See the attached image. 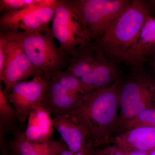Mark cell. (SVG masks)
Wrapping results in <instances>:
<instances>
[{"mask_svg":"<svg viewBox=\"0 0 155 155\" xmlns=\"http://www.w3.org/2000/svg\"><path fill=\"white\" fill-rule=\"evenodd\" d=\"M123 79L110 86L81 94L67 116L83 131L86 147L92 149L111 143L118 122L119 93Z\"/></svg>","mask_w":155,"mask_h":155,"instance_id":"1","label":"cell"},{"mask_svg":"<svg viewBox=\"0 0 155 155\" xmlns=\"http://www.w3.org/2000/svg\"><path fill=\"white\" fill-rule=\"evenodd\" d=\"M151 14L152 7L148 2L130 1L97 42L106 57L115 63L129 64L142 28Z\"/></svg>","mask_w":155,"mask_h":155,"instance_id":"2","label":"cell"},{"mask_svg":"<svg viewBox=\"0 0 155 155\" xmlns=\"http://www.w3.org/2000/svg\"><path fill=\"white\" fill-rule=\"evenodd\" d=\"M120 113L116 130L143 111L155 109V78L142 65L132 67L119 93Z\"/></svg>","mask_w":155,"mask_h":155,"instance_id":"3","label":"cell"},{"mask_svg":"<svg viewBox=\"0 0 155 155\" xmlns=\"http://www.w3.org/2000/svg\"><path fill=\"white\" fill-rule=\"evenodd\" d=\"M42 75L61 71L69 66L70 55L58 47L51 33L8 31Z\"/></svg>","mask_w":155,"mask_h":155,"instance_id":"4","label":"cell"},{"mask_svg":"<svg viewBox=\"0 0 155 155\" xmlns=\"http://www.w3.org/2000/svg\"><path fill=\"white\" fill-rule=\"evenodd\" d=\"M98 42L108 25L127 7L128 0H67Z\"/></svg>","mask_w":155,"mask_h":155,"instance_id":"5","label":"cell"},{"mask_svg":"<svg viewBox=\"0 0 155 155\" xmlns=\"http://www.w3.org/2000/svg\"><path fill=\"white\" fill-rule=\"evenodd\" d=\"M51 31L61 48L69 55L78 46L94 41L91 32L67 0L57 1Z\"/></svg>","mask_w":155,"mask_h":155,"instance_id":"6","label":"cell"},{"mask_svg":"<svg viewBox=\"0 0 155 155\" xmlns=\"http://www.w3.org/2000/svg\"><path fill=\"white\" fill-rule=\"evenodd\" d=\"M0 42L4 46L6 57L4 72L0 81L1 83L4 82V92L8 96L17 83L28 78L42 75L10 31H1Z\"/></svg>","mask_w":155,"mask_h":155,"instance_id":"7","label":"cell"},{"mask_svg":"<svg viewBox=\"0 0 155 155\" xmlns=\"http://www.w3.org/2000/svg\"><path fill=\"white\" fill-rule=\"evenodd\" d=\"M56 2L51 5L35 6L4 13L0 17L1 31L50 33L48 24L54 16Z\"/></svg>","mask_w":155,"mask_h":155,"instance_id":"8","label":"cell"},{"mask_svg":"<svg viewBox=\"0 0 155 155\" xmlns=\"http://www.w3.org/2000/svg\"><path fill=\"white\" fill-rule=\"evenodd\" d=\"M47 87L44 76L38 75L29 81L19 82L13 87L7 97L17 111L21 123L25 122L35 108L42 105Z\"/></svg>","mask_w":155,"mask_h":155,"instance_id":"9","label":"cell"},{"mask_svg":"<svg viewBox=\"0 0 155 155\" xmlns=\"http://www.w3.org/2000/svg\"><path fill=\"white\" fill-rule=\"evenodd\" d=\"M111 143L127 154L134 151L149 152L155 148V127H133L112 137Z\"/></svg>","mask_w":155,"mask_h":155,"instance_id":"10","label":"cell"},{"mask_svg":"<svg viewBox=\"0 0 155 155\" xmlns=\"http://www.w3.org/2000/svg\"><path fill=\"white\" fill-rule=\"evenodd\" d=\"M102 51L94 41L78 46L71 52L69 66L64 71L80 78L95 66Z\"/></svg>","mask_w":155,"mask_h":155,"instance_id":"11","label":"cell"},{"mask_svg":"<svg viewBox=\"0 0 155 155\" xmlns=\"http://www.w3.org/2000/svg\"><path fill=\"white\" fill-rule=\"evenodd\" d=\"M115 64L109 61L102 51L95 66L80 78L84 93L107 87L120 77Z\"/></svg>","mask_w":155,"mask_h":155,"instance_id":"12","label":"cell"},{"mask_svg":"<svg viewBox=\"0 0 155 155\" xmlns=\"http://www.w3.org/2000/svg\"><path fill=\"white\" fill-rule=\"evenodd\" d=\"M13 134L14 138L10 142L9 147L16 155H61L62 151L67 148L60 142L30 141L24 133L18 130Z\"/></svg>","mask_w":155,"mask_h":155,"instance_id":"13","label":"cell"},{"mask_svg":"<svg viewBox=\"0 0 155 155\" xmlns=\"http://www.w3.org/2000/svg\"><path fill=\"white\" fill-rule=\"evenodd\" d=\"M28 119L27 127L24 133L27 139L37 142L50 140L54 128L52 119L42 106L35 108Z\"/></svg>","mask_w":155,"mask_h":155,"instance_id":"14","label":"cell"},{"mask_svg":"<svg viewBox=\"0 0 155 155\" xmlns=\"http://www.w3.org/2000/svg\"><path fill=\"white\" fill-rule=\"evenodd\" d=\"M52 122L54 128L60 134L71 152H79L87 147L85 136L81 128L68 116L54 117Z\"/></svg>","mask_w":155,"mask_h":155,"instance_id":"15","label":"cell"},{"mask_svg":"<svg viewBox=\"0 0 155 155\" xmlns=\"http://www.w3.org/2000/svg\"><path fill=\"white\" fill-rule=\"evenodd\" d=\"M155 46V18L150 17L142 28L137 44L130 59L132 67L141 65Z\"/></svg>","mask_w":155,"mask_h":155,"instance_id":"16","label":"cell"},{"mask_svg":"<svg viewBox=\"0 0 155 155\" xmlns=\"http://www.w3.org/2000/svg\"><path fill=\"white\" fill-rule=\"evenodd\" d=\"M80 94L71 92L55 96L45 94L41 105L54 117L66 116L73 107Z\"/></svg>","mask_w":155,"mask_h":155,"instance_id":"17","label":"cell"},{"mask_svg":"<svg viewBox=\"0 0 155 155\" xmlns=\"http://www.w3.org/2000/svg\"><path fill=\"white\" fill-rule=\"evenodd\" d=\"M19 120L16 110L11 105L4 90L0 88V129L1 136L5 131L14 134L17 130L16 122Z\"/></svg>","mask_w":155,"mask_h":155,"instance_id":"18","label":"cell"},{"mask_svg":"<svg viewBox=\"0 0 155 155\" xmlns=\"http://www.w3.org/2000/svg\"><path fill=\"white\" fill-rule=\"evenodd\" d=\"M46 78L52 79L60 84L69 92L83 94L84 89L80 78L67 74L65 71H58L50 75H44Z\"/></svg>","mask_w":155,"mask_h":155,"instance_id":"19","label":"cell"},{"mask_svg":"<svg viewBox=\"0 0 155 155\" xmlns=\"http://www.w3.org/2000/svg\"><path fill=\"white\" fill-rule=\"evenodd\" d=\"M55 1V0H1L0 10L4 14L10 11L35 6H50L53 5Z\"/></svg>","mask_w":155,"mask_h":155,"instance_id":"20","label":"cell"},{"mask_svg":"<svg viewBox=\"0 0 155 155\" xmlns=\"http://www.w3.org/2000/svg\"><path fill=\"white\" fill-rule=\"evenodd\" d=\"M141 125L155 127V109L143 111L133 119L122 125L118 130L121 134L132 127Z\"/></svg>","mask_w":155,"mask_h":155,"instance_id":"21","label":"cell"},{"mask_svg":"<svg viewBox=\"0 0 155 155\" xmlns=\"http://www.w3.org/2000/svg\"><path fill=\"white\" fill-rule=\"evenodd\" d=\"M92 150L90 148L85 147L79 152L73 153L67 150V148L62 151L61 155H92Z\"/></svg>","mask_w":155,"mask_h":155,"instance_id":"22","label":"cell"},{"mask_svg":"<svg viewBox=\"0 0 155 155\" xmlns=\"http://www.w3.org/2000/svg\"><path fill=\"white\" fill-rule=\"evenodd\" d=\"M5 58V53L4 46L2 43L0 42V78L2 76L4 72Z\"/></svg>","mask_w":155,"mask_h":155,"instance_id":"23","label":"cell"},{"mask_svg":"<svg viewBox=\"0 0 155 155\" xmlns=\"http://www.w3.org/2000/svg\"><path fill=\"white\" fill-rule=\"evenodd\" d=\"M107 148L110 155H127L122 150L114 144Z\"/></svg>","mask_w":155,"mask_h":155,"instance_id":"24","label":"cell"},{"mask_svg":"<svg viewBox=\"0 0 155 155\" xmlns=\"http://www.w3.org/2000/svg\"><path fill=\"white\" fill-rule=\"evenodd\" d=\"M92 155H110L108 151L107 148H104L101 149H96L92 150Z\"/></svg>","mask_w":155,"mask_h":155,"instance_id":"25","label":"cell"},{"mask_svg":"<svg viewBox=\"0 0 155 155\" xmlns=\"http://www.w3.org/2000/svg\"><path fill=\"white\" fill-rule=\"evenodd\" d=\"M127 155H148V152H144L134 151L128 153L126 154Z\"/></svg>","mask_w":155,"mask_h":155,"instance_id":"26","label":"cell"},{"mask_svg":"<svg viewBox=\"0 0 155 155\" xmlns=\"http://www.w3.org/2000/svg\"><path fill=\"white\" fill-rule=\"evenodd\" d=\"M151 65L153 75L155 78V57H153Z\"/></svg>","mask_w":155,"mask_h":155,"instance_id":"27","label":"cell"},{"mask_svg":"<svg viewBox=\"0 0 155 155\" xmlns=\"http://www.w3.org/2000/svg\"><path fill=\"white\" fill-rule=\"evenodd\" d=\"M148 155H155V148L148 152Z\"/></svg>","mask_w":155,"mask_h":155,"instance_id":"28","label":"cell"},{"mask_svg":"<svg viewBox=\"0 0 155 155\" xmlns=\"http://www.w3.org/2000/svg\"><path fill=\"white\" fill-rule=\"evenodd\" d=\"M149 3L151 6V7H152V6H155V1H150Z\"/></svg>","mask_w":155,"mask_h":155,"instance_id":"29","label":"cell"},{"mask_svg":"<svg viewBox=\"0 0 155 155\" xmlns=\"http://www.w3.org/2000/svg\"><path fill=\"white\" fill-rule=\"evenodd\" d=\"M152 54H153V57H155V46L154 47L153 49L152 53Z\"/></svg>","mask_w":155,"mask_h":155,"instance_id":"30","label":"cell"},{"mask_svg":"<svg viewBox=\"0 0 155 155\" xmlns=\"http://www.w3.org/2000/svg\"><path fill=\"white\" fill-rule=\"evenodd\" d=\"M2 155H9L6 152L3 151Z\"/></svg>","mask_w":155,"mask_h":155,"instance_id":"31","label":"cell"}]
</instances>
